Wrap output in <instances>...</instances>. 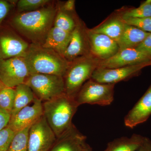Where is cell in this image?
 <instances>
[{
    "label": "cell",
    "instance_id": "6da1fadb",
    "mask_svg": "<svg viewBox=\"0 0 151 151\" xmlns=\"http://www.w3.org/2000/svg\"><path fill=\"white\" fill-rule=\"evenodd\" d=\"M57 14L52 7L22 13L14 17L12 24L17 30L36 44L42 45L52 27Z\"/></svg>",
    "mask_w": 151,
    "mask_h": 151
},
{
    "label": "cell",
    "instance_id": "7a4b0ae2",
    "mask_svg": "<svg viewBox=\"0 0 151 151\" xmlns=\"http://www.w3.org/2000/svg\"><path fill=\"white\" fill-rule=\"evenodd\" d=\"M29 75L35 73L64 77L70 62L54 50L32 43L23 56Z\"/></svg>",
    "mask_w": 151,
    "mask_h": 151
},
{
    "label": "cell",
    "instance_id": "3957f363",
    "mask_svg": "<svg viewBox=\"0 0 151 151\" xmlns=\"http://www.w3.org/2000/svg\"><path fill=\"white\" fill-rule=\"evenodd\" d=\"M43 115L57 138L73 125L72 119L78 106L74 98L65 93L42 103Z\"/></svg>",
    "mask_w": 151,
    "mask_h": 151
},
{
    "label": "cell",
    "instance_id": "277c9868",
    "mask_svg": "<svg viewBox=\"0 0 151 151\" xmlns=\"http://www.w3.org/2000/svg\"><path fill=\"white\" fill-rule=\"evenodd\" d=\"M100 61L90 54L70 62L63 77L65 94L75 99L81 87L91 78Z\"/></svg>",
    "mask_w": 151,
    "mask_h": 151
},
{
    "label": "cell",
    "instance_id": "5b68a950",
    "mask_svg": "<svg viewBox=\"0 0 151 151\" xmlns=\"http://www.w3.org/2000/svg\"><path fill=\"white\" fill-rule=\"evenodd\" d=\"M35 97L42 101H49L65 93L64 78L59 76L30 74L25 82Z\"/></svg>",
    "mask_w": 151,
    "mask_h": 151
},
{
    "label": "cell",
    "instance_id": "8992f818",
    "mask_svg": "<svg viewBox=\"0 0 151 151\" xmlns=\"http://www.w3.org/2000/svg\"><path fill=\"white\" fill-rule=\"evenodd\" d=\"M115 85L99 83L90 78L81 87L75 100L78 106L84 104L110 105L114 100Z\"/></svg>",
    "mask_w": 151,
    "mask_h": 151
},
{
    "label": "cell",
    "instance_id": "52a82bcc",
    "mask_svg": "<svg viewBox=\"0 0 151 151\" xmlns=\"http://www.w3.org/2000/svg\"><path fill=\"white\" fill-rule=\"evenodd\" d=\"M29 76L23 57L0 60V81L5 87L15 88Z\"/></svg>",
    "mask_w": 151,
    "mask_h": 151
},
{
    "label": "cell",
    "instance_id": "ba28073f",
    "mask_svg": "<svg viewBox=\"0 0 151 151\" xmlns=\"http://www.w3.org/2000/svg\"><path fill=\"white\" fill-rule=\"evenodd\" d=\"M56 139L43 115L30 128L28 151H49Z\"/></svg>",
    "mask_w": 151,
    "mask_h": 151
},
{
    "label": "cell",
    "instance_id": "9c48e42d",
    "mask_svg": "<svg viewBox=\"0 0 151 151\" xmlns=\"http://www.w3.org/2000/svg\"><path fill=\"white\" fill-rule=\"evenodd\" d=\"M149 65H151V61L117 68H97L93 72L91 78L103 84H115L137 75L144 68Z\"/></svg>",
    "mask_w": 151,
    "mask_h": 151
},
{
    "label": "cell",
    "instance_id": "30bf717a",
    "mask_svg": "<svg viewBox=\"0 0 151 151\" xmlns=\"http://www.w3.org/2000/svg\"><path fill=\"white\" fill-rule=\"evenodd\" d=\"M91 54L87 28L79 22L71 33L69 44L63 57L68 62Z\"/></svg>",
    "mask_w": 151,
    "mask_h": 151
},
{
    "label": "cell",
    "instance_id": "8fae6325",
    "mask_svg": "<svg viewBox=\"0 0 151 151\" xmlns=\"http://www.w3.org/2000/svg\"><path fill=\"white\" fill-rule=\"evenodd\" d=\"M151 61V57L136 48L119 50L109 59L100 60L98 67L104 68H117L136 65Z\"/></svg>",
    "mask_w": 151,
    "mask_h": 151
},
{
    "label": "cell",
    "instance_id": "7c38bea8",
    "mask_svg": "<svg viewBox=\"0 0 151 151\" xmlns=\"http://www.w3.org/2000/svg\"><path fill=\"white\" fill-rule=\"evenodd\" d=\"M33 102L11 117L8 127L15 133L30 127L43 116L42 101L35 97Z\"/></svg>",
    "mask_w": 151,
    "mask_h": 151
},
{
    "label": "cell",
    "instance_id": "4fadbf2b",
    "mask_svg": "<svg viewBox=\"0 0 151 151\" xmlns=\"http://www.w3.org/2000/svg\"><path fill=\"white\" fill-rule=\"evenodd\" d=\"M90 53L100 60L109 59L118 52L119 47L116 41L107 36L92 32L87 28Z\"/></svg>",
    "mask_w": 151,
    "mask_h": 151
},
{
    "label": "cell",
    "instance_id": "5bb4252c",
    "mask_svg": "<svg viewBox=\"0 0 151 151\" xmlns=\"http://www.w3.org/2000/svg\"><path fill=\"white\" fill-rule=\"evenodd\" d=\"M86 139L73 124L67 132L57 138L49 151H92Z\"/></svg>",
    "mask_w": 151,
    "mask_h": 151
},
{
    "label": "cell",
    "instance_id": "9a60e30c",
    "mask_svg": "<svg viewBox=\"0 0 151 151\" xmlns=\"http://www.w3.org/2000/svg\"><path fill=\"white\" fill-rule=\"evenodd\" d=\"M151 115V85L124 118L126 127L133 128L145 122Z\"/></svg>",
    "mask_w": 151,
    "mask_h": 151
},
{
    "label": "cell",
    "instance_id": "2e32d148",
    "mask_svg": "<svg viewBox=\"0 0 151 151\" xmlns=\"http://www.w3.org/2000/svg\"><path fill=\"white\" fill-rule=\"evenodd\" d=\"M28 44L20 37L12 34L0 36V60L23 57L29 48Z\"/></svg>",
    "mask_w": 151,
    "mask_h": 151
},
{
    "label": "cell",
    "instance_id": "e0dca14e",
    "mask_svg": "<svg viewBox=\"0 0 151 151\" xmlns=\"http://www.w3.org/2000/svg\"><path fill=\"white\" fill-rule=\"evenodd\" d=\"M71 33L53 26L42 46L56 52L63 56L70 42Z\"/></svg>",
    "mask_w": 151,
    "mask_h": 151
},
{
    "label": "cell",
    "instance_id": "ac0fdd59",
    "mask_svg": "<svg viewBox=\"0 0 151 151\" xmlns=\"http://www.w3.org/2000/svg\"><path fill=\"white\" fill-rule=\"evenodd\" d=\"M126 26L124 20L119 15H117L90 30L92 32L107 36L117 42L124 32Z\"/></svg>",
    "mask_w": 151,
    "mask_h": 151
},
{
    "label": "cell",
    "instance_id": "d6986e66",
    "mask_svg": "<svg viewBox=\"0 0 151 151\" xmlns=\"http://www.w3.org/2000/svg\"><path fill=\"white\" fill-rule=\"evenodd\" d=\"M150 34L135 27L126 24L124 32L116 42L119 50L136 48Z\"/></svg>",
    "mask_w": 151,
    "mask_h": 151
},
{
    "label": "cell",
    "instance_id": "ffe728a7",
    "mask_svg": "<svg viewBox=\"0 0 151 151\" xmlns=\"http://www.w3.org/2000/svg\"><path fill=\"white\" fill-rule=\"evenodd\" d=\"M145 137L134 134L131 137H122L108 144L105 151H137L142 145Z\"/></svg>",
    "mask_w": 151,
    "mask_h": 151
},
{
    "label": "cell",
    "instance_id": "44dd1931",
    "mask_svg": "<svg viewBox=\"0 0 151 151\" xmlns=\"http://www.w3.org/2000/svg\"><path fill=\"white\" fill-rule=\"evenodd\" d=\"M15 97L11 117L16 115L22 108L33 102L35 95L29 86L25 83L15 87Z\"/></svg>",
    "mask_w": 151,
    "mask_h": 151
},
{
    "label": "cell",
    "instance_id": "7402d4cb",
    "mask_svg": "<svg viewBox=\"0 0 151 151\" xmlns=\"http://www.w3.org/2000/svg\"><path fill=\"white\" fill-rule=\"evenodd\" d=\"M70 14L60 10L56 14L53 26L68 32H72L79 22L76 21Z\"/></svg>",
    "mask_w": 151,
    "mask_h": 151
},
{
    "label": "cell",
    "instance_id": "603a6c76",
    "mask_svg": "<svg viewBox=\"0 0 151 151\" xmlns=\"http://www.w3.org/2000/svg\"><path fill=\"white\" fill-rule=\"evenodd\" d=\"M119 15L123 19L129 18H151V0L146 1L138 7L129 9Z\"/></svg>",
    "mask_w": 151,
    "mask_h": 151
},
{
    "label": "cell",
    "instance_id": "cb8c5ba5",
    "mask_svg": "<svg viewBox=\"0 0 151 151\" xmlns=\"http://www.w3.org/2000/svg\"><path fill=\"white\" fill-rule=\"evenodd\" d=\"M30 127L15 133L7 151H28L29 132Z\"/></svg>",
    "mask_w": 151,
    "mask_h": 151
},
{
    "label": "cell",
    "instance_id": "d4e9b609",
    "mask_svg": "<svg viewBox=\"0 0 151 151\" xmlns=\"http://www.w3.org/2000/svg\"><path fill=\"white\" fill-rule=\"evenodd\" d=\"M15 97V89L4 87L0 90V108L12 114Z\"/></svg>",
    "mask_w": 151,
    "mask_h": 151
},
{
    "label": "cell",
    "instance_id": "484cf974",
    "mask_svg": "<svg viewBox=\"0 0 151 151\" xmlns=\"http://www.w3.org/2000/svg\"><path fill=\"white\" fill-rule=\"evenodd\" d=\"M50 1L49 0H20L17 8L21 12H31L42 8Z\"/></svg>",
    "mask_w": 151,
    "mask_h": 151
},
{
    "label": "cell",
    "instance_id": "4316f807",
    "mask_svg": "<svg viewBox=\"0 0 151 151\" xmlns=\"http://www.w3.org/2000/svg\"><path fill=\"white\" fill-rule=\"evenodd\" d=\"M123 19L127 25L135 27L145 32L151 33V17L129 18Z\"/></svg>",
    "mask_w": 151,
    "mask_h": 151
},
{
    "label": "cell",
    "instance_id": "83f0119b",
    "mask_svg": "<svg viewBox=\"0 0 151 151\" xmlns=\"http://www.w3.org/2000/svg\"><path fill=\"white\" fill-rule=\"evenodd\" d=\"M15 133L8 127L0 131V151H7Z\"/></svg>",
    "mask_w": 151,
    "mask_h": 151
},
{
    "label": "cell",
    "instance_id": "f1b7e54d",
    "mask_svg": "<svg viewBox=\"0 0 151 151\" xmlns=\"http://www.w3.org/2000/svg\"><path fill=\"white\" fill-rule=\"evenodd\" d=\"M136 48L151 57V33Z\"/></svg>",
    "mask_w": 151,
    "mask_h": 151
},
{
    "label": "cell",
    "instance_id": "f546056e",
    "mask_svg": "<svg viewBox=\"0 0 151 151\" xmlns=\"http://www.w3.org/2000/svg\"><path fill=\"white\" fill-rule=\"evenodd\" d=\"M11 118V114L0 108V131L7 127Z\"/></svg>",
    "mask_w": 151,
    "mask_h": 151
},
{
    "label": "cell",
    "instance_id": "4dcf8cb0",
    "mask_svg": "<svg viewBox=\"0 0 151 151\" xmlns=\"http://www.w3.org/2000/svg\"><path fill=\"white\" fill-rule=\"evenodd\" d=\"M11 5L6 1L0 0V25L8 14Z\"/></svg>",
    "mask_w": 151,
    "mask_h": 151
},
{
    "label": "cell",
    "instance_id": "1f68e13d",
    "mask_svg": "<svg viewBox=\"0 0 151 151\" xmlns=\"http://www.w3.org/2000/svg\"><path fill=\"white\" fill-rule=\"evenodd\" d=\"M75 1L68 0L63 4L60 10L68 13H72L75 11Z\"/></svg>",
    "mask_w": 151,
    "mask_h": 151
},
{
    "label": "cell",
    "instance_id": "d6a6232c",
    "mask_svg": "<svg viewBox=\"0 0 151 151\" xmlns=\"http://www.w3.org/2000/svg\"><path fill=\"white\" fill-rule=\"evenodd\" d=\"M137 151H151V140L145 137L144 142Z\"/></svg>",
    "mask_w": 151,
    "mask_h": 151
},
{
    "label": "cell",
    "instance_id": "836d02e7",
    "mask_svg": "<svg viewBox=\"0 0 151 151\" xmlns=\"http://www.w3.org/2000/svg\"><path fill=\"white\" fill-rule=\"evenodd\" d=\"M4 87H5V86L2 84V83H1V81H0V90L2 89L3 88H4Z\"/></svg>",
    "mask_w": 151,
    "mask_h": 151
}]
</instances>
